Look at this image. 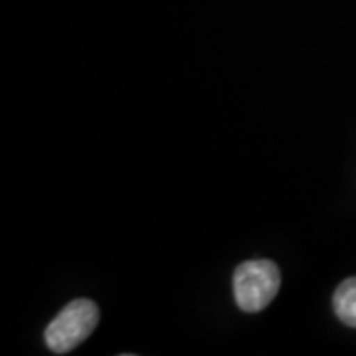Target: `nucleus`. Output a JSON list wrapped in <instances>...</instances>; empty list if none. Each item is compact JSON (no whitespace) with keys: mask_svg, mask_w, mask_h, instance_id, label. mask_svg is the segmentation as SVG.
<instances>
[{"mask_svg":"<svg viewBox=\"0 0 356 356\" xmlns=\"http://www.w3.org/2000/svg\"><path fill=\"white\" fill-rule=\"evenodd\" d=\"M334 315L341 323L356 329V277L344 280L332 295Z\"/></svg>","mask_w":356,"mask_h":356,"instance_id":"nucleus-3","label":"nucleus"},{"mask_svg":"<svg viewBox=\"0 0 356 356\" xmlns=\"http://www.w3.org/2000/svg\"><path fill=\"white\" fill-rule=\"evenodd\" d=\"M99 323V307L91 299H74L51 318L44 339L51 353L65 355L88 341Z\"/></svg>","mask_w":356,"mask_h":356,"instance_id":"nucleus-1","label":"nucleus"},{"mask_svg":"<svg viewBox=\"0 0 356 356\" xmlns=\"http://www.w3.org/2000/svg\"><path fill=\"white\" fill-rule=\"evenodd\" d=\"M280 267L271 259H250L234 271V297L245 313L264 311L280 291Z\"/></svg>","mask_w":356,"mask_h":356,"instance_id":"nucleus-2","label":"nucleus"}]
</instances>
